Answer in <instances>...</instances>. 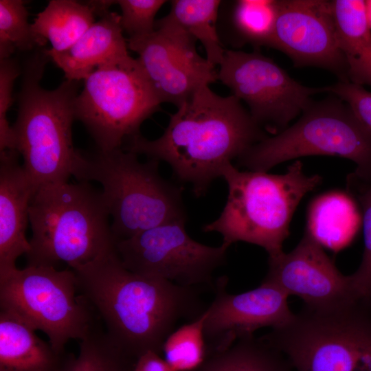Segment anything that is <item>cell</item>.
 Listing matches in <instances>:
<instances>
[{
	"mask_svg": "<svg viewBox=\"0 0 371 371\" xmlns=\"http://www.w3.org/2000/svg\"><path fill=\"white\" fill-rule=\"evenodd\" d=\"M205 318V311L196 319L176 328L166 339L163 357L175 371H197L206 361Z\"/></svg>",
	"mask_w": 371,
	"mask_h": 371,
	"instance_id": "27",
	"label": "cell"
},
{
	"mask_svg": "<svg viewBox=\"0 0 371 371\" xmlns=\"http://www.w3.org/2000/svg\"><path fill=\"white\" fill-rule=\"evenodd\" d=\"M221 177L228 188L226 203L218 218L206 224L203 231L219 233L223 243L229 246L238 241L260 246L269 257L283 252L298 204L322 181L317 175L305 174L300 160L281 175L240 171L231 163Z\"/></svg>",
	"mask_w": 371,
	"mask_h": 371,
	"instance_id": "5",
	"label": "cell"
},
{
	"mask_svg": "<svg viewBox=\"0 0 371 371\" xmlns=\"http://www.w3.org/2000/svg\"><path fill=\"white\" fill-rule=\"evenodd\" d=\"M16 149L0 151V276L17 267L16 261L30 250L25 232L36 188L19 163Z\"/></svg>",
	"mask_w": 371,
	"mask_h": 371,
	"instance_id": "17",
	"label": "cell"
},
{
	"mask_svg": "<svg viewBox=\"0 0 371 371\" xmlns=\"http://www.w3.org/2000/svg\"><path fill=\"white\" fill-rule=\"evenodd\" d=\"M366 9L368 21L371 28V0L366 1Z\"/></svg>",
	"mask_w": 371,
	"mask_h": 371,
	"instance_id": "34",
	"label": "cell"
},
{
	"mask_svg": "<svg viewBox=\"0 0 371 371\" xmlns=\"http://www.w3.org/2000/svg\"><path fill=\"white\" fill-rule=\"evenodd\" d=\"M260 338L296 371H371V306L361 302L328 309L304 306Z\"/></svg>",
	"mask_w": 371,
	"mask_h": 371,
	"instance_id": "6",
	"label": "cell"
},
{
	"mask_svg": "<svg viewBox=\"0 0 371 371\" xmlns=\"http://www.w3.org/2000/svg\"><path fill=\"white\" fill-rule=\"evenodd\" d=\"M159 162H141L122 148L89 159L85 181L102 185L116 242L161 224L186 222L182 189L163 179Z\"/></svg>",
	"mask_w": 371,
	"mask_h": 371,
	"instance_id": "7",
	"label": "cell"
},
{
	"mask_svg": "<svg viewBox=\"0 0 371 371\" xmlns=\"http://www.w3.org/2000/svg\"><path fill=\"white\" fill-rule=\"evenodd\" d=\"M267 137L240 100L216 94L206 85L177 108L159 137L137 135L125 150L166 162L201 196L234 158Z\"/></svg>",
	"mask_w": 371,
	"mask_h": 371,
	"instance_id": "2",
	"label": "cell"
},
{
	"mask_svg": "<svg viewBox=\"0 0 371 371\" xmlns=\"http://www.w3.org/2000/svg\"><path fill=\"white\" fill-rule=\"evenodd\" d=\"M133 371H175L158 352L148 351L139 357Z\"/></svg>",
	"mask_w": 371,
	"mask_h": 371,
	"instance_id": "33",
	"label": "cell"
},
{
	"mask_svg": "<svg viewBox=\"0 0 371 371\" xmlns=\"http://www.w3.org/2000/svg\"><path fill=\"white\" fill-rule=\"evenodd\" d=\"M278 12L276 0L222 1L218 31L223 43L232 47L250 44L270 47Z\"/></svg>",
	"mask_w": 371,
	"mask_h": 371,
	"instance_id": "20",
	"label": "cell"
},
{
	"mask_svg": "<svg viewBox=\"0 0 371 371\" xmlns=\"http://www.w3.org/2000/svg\"><path fill=\"white\" fill-rule=\"evenodd\" d=\"M228 279L216 282L214 297L205 311L204 337L207 357L224 351L238 339L252 336L260 328L280 327L293 317L289 295L276 286L262 281L252 290L232 294Z\"/></svg>",
	"mask_w": 371,
	"mask_h": 371,
	"instance_id": "15",
	"label": "cell"
},
{
	"mask_svg": "<svg viewBox=\"0 0 371 371\" xmlns=\"http://www.w3.org/2000/svg\"><path fill=\"white\" fill-rule=\"evenodd\" d=\"M29 216L28 266L55 267L64 262L74 269L116 251L102 193L87 181L38 187Z\"/></svg>",
	"mask_w": 371,
	"mask_h": 371,
	"instance_id": "4",
	"label": "cell"
},
{
	"mask_svg": "<svg viewBox=\"0 0 371 371\" xmlns=\"http://www.w3.org/2000/svg\"><path fill=\"white\" fill-rule=\"evenodd\" d=\"M95 15L87 2L51 0L36 15L32 28L51 43L49 49L60 52L70 48L95 23Z\"/></svg>",
	"mask_w": 371,
	"mask_h": 371,
	"instance_id": "23",
	"label": "cell"
},
{
	"mask_svg": "<svg viewBox=\"0 0 371 371\" xmlns=\"http://www.w3.org/2000/svg\"><path fill=\"white\" fill-rule=\"evenodd\" d=\"M73 270L80 294L107 335L135 359L148 351L161 355L177 324L196 319L207 307L200 289L133 273L116 251Z\"/></svg>",
	"mask_w": 371,
	"mask_h": 371,
	"instance_id": "1",
	"label": "cell"
},
{
	"mask_svg": "<svg viewBox=\"0 0 371 371\" xmlns=\"http://www.w3.org/2000/svg\"><path fill=\"white\" fill-rule=\"evenodd\" d=\"M296 123L254 144L238 158L251 171L267 172L291 159L333 155L352 161L357 176L371 178V131L350 106L333 95L312 102Z\"/></svg>",
	"mask_w": 371,
	"mask_h": 371,
	"instance_id": "8",
	"label": "cell"
},
{
	"mask_svg": "<svg viewBox=\"0 0 371 371\" xmlns=\"http://www.w3.org/2000/svg\"><path fill=\"white\" fill-rule=\"evenodd\" d=\"M359 218L355 200L348 192H330L311 203L306 230L323 247L338 250L353 238Z\"/></svg>",
	"mask_w": 371,
	"mask_h": 371,
	"instance_id": "22",
	"label": "cell"
},
{
	"mask_svg": "<svg viewBox=\"0 0 371 371\" xmlns=\"http://www.w3.org/2000/svg\"><path fill=\"white\" fill-rule=\"evenodd\" d=\"M268 266L262 281L289 296L299 297L308 308H333L361 302L353 292L349 275L339 271L324 247L306 230L292 251L269 257Z\"/></svg>",
	"mask_w": 371,
	"mask_h": 371,
	"instance_id": "16",
	"label": "cell"
},
{
	"mask_svg": "<svg viewBox=\"0 0 371 371\" xmlns=\"http://www.w3.org/2000/svg\"><path fill=\"white\" fill-rule=\"evenodd\" d=\"M328 92L346 103L361 122L371 131V92L363 86L349 81H339L323 87Z\"/></svg>",
	"mask_w": 371,
	"mask_h": 371,
	"instance_id": "32",
	"label": "cell"
},
{
	"mask_svg": "<svg viewBox=\"0 0 371 371\" xmlns=\"http://www.w3.org/2000/svg\"><path fill=\"white\" fill-rule=\"evenodd\" d=\"M71 355L56 351L20 318L0 311V371H62Z\"/></svg>",
	"mask_w": 371,
	"mask_h": 371,
	"instance_id": "19",
	"label": "cell"
},
{
	"mask_svg": "<svg viewBox=\"0 0 371 371\" xmlns=\"http://www.w3.org/2000/svg\"><path fill=\"white\" fill-rule=\"evenodd\" d=\"M83 81L74 101L75 117L100 151L122 148L160 110L161 103L138 60L131 56L98 67Z\"/></svg>",
	"mask_w": 371,
	"mask_h": 371,
	"instance_id": "10",
	"label": "cell"
},
{
	"mask_svg": "<svg viewBox=\"0 0 371 371\" xmlns=\"http://www.w3.org/2000/svg\"><path fill=\"white\" fill-rule=\"evenodd\" d=\"M137 359L120 348L100 326L80 340L62 371H133Z\"/></svg>",
	"mask_w": 371,
	"mask_h": 371,
	"instance_id": "26",
	"label": "cell"
},
{
	"mask_svg": "<svg viewBox=\"0 0 371 371\" xmlns=\"http://www.w3.org/2000/svg\"><path fill=\"white\" fill-rule=\"evenodd\" d=\"M47 56L45 49L32 56L23 69L17 117L12 126L15 149L33 185L85 181L89 158L74 146L72 124L77 81L65 80L56 89L41 86Z\"/></svg>",
	"mask_w": 371,
	"mask_h": 371,
	"instance_id": "3",
	"label": "cell"
},
{
	"mask_svg": "<svg viewBox=\"0 0 371 371\" xmlns=\"http://www.w3.org/2000/svg\"><path fill=\"white\" fill-rule=\"evenodd\" d=\"M346 183L347 192L361 207L364 241L361 263L349 278L357 300L371 306V178L363 179L352 172Z\"/></svg>",
	"mask_w": 371,
	"mask_h": 371,
	"instance_id": "28",
	"label": "cell"
},
{
	"mask_svg": "<svg viewBox=\"0 0 371 371\" xmlns=\"http://www.w3.org/2000/svg\"><path fill=\"white\" fill-rule=\"evenodd\" d=\"M22 0H0V60L11 58L16 49L30 51L47 41L36 35L27 21Z\"/></svg>",
	"mask_w": 371,
	"mask_h": 371,
	"instance_id": "29",
	"label": "cell"
},
{
	"mask_svg": "<svg viewBox=\"0 0 371 371\" xmlns=\"http://www.w3.org/2000/svg\"><path fill=\"white\" fill-rule=\"evenodd\" d=\"M19 74L20 68L14 59L0 60V151L15 149L14 130L6 115L12 102L14 82Z\"/></svg>",
	"mask_w": 371,
	"mask_h": 371,
	"instance_id": "31",
	"label": "cell"
},
{
	"mask_svg": "<svg viewBox=\"0 0 371 371\" xmlns=\"http://www.w3.org/2000/svg\"><path fill=\"white\" fill-rule=\"evenodd\" d=\"M165 0L115 1L121 9L120 24L129 38L142 37L155 30V16Z\"/></svg>",
	"mask_w": 371,
	"mask_h": 371,
	"instance_id": "30",
	"label": "cell"
},
{
	"mask_svg": "<svg viewBox=\"0 0 371 371\" xmlns=\"http://www.w3.org/2000/svg\"><path fill=\"white\" fill-rule=\"evenodd\" d=\"M123 32L120 14L109 11L68 49L45 52L63 70L66 80L79 82L98 67L130 56Z\"/></svg>",
	"mask_w": 371,
	"mask_h": 371,
	"instance_id": "18",
	"label": "cell"
},
{
	"mask_svg": "<svg viewBox=\"0 0 371 371\" xmlns=\"http://www.w3.org/2000/svg\"><path fill=\"white\" fill-rule=\"evenodd\" d=\"M282 353L254 335L208 357L197 371H291Z\"/></svg>",
	"mask_w": 371,
	"mask_h": 371,
	"instance_id": "25",
	"label": "cell"
},
{
	"mask_svg": "<svg viewBox=\"0 0 371 371\" xmlns=\"http://www.w3.org/2000/svg\"><path fill=\"white\" fill-rule=\"evenodd\" d=\"M269 47L286 54L295 67H318L348 81L331 1L280 0Z\"/></svg>",
	"mask_w": 371,
	"mask_h": 371,
	"instance_id": "14",
	"label": "cell"
},
{
	"mask_svg": "<svg viewBox=\"0 0 371 371\" xmlns=\"http://www.w3.org/2000/svg\"><path fill=\"white\" fill-rule=\"evenodd\" d=\"M186 223L161 224L117 242L122 265L133 273L179 286L214 290L213 274L225 262L230 246L222 243L212 247L196 241L188 234Z\"/></svg>",
	"mask_w": 371,
	"mask_h": 371,
	"instance_id": "11",
	"label": "cell"
},
{
	"mask_svg": "<svg viewBox=\"0 0 371 371\" xmlns=\"http://www.w3.org/2000/svg\"><path fill=\"white\" fill-rule=\"evenodd\" d=\"M217 72L218 80L247 104L255 122L276 135L312 102L311 95L324 92L301 85L256 49H227Z\"/></svg>",
	"mask_w": 371,
	"mask_h": 371,
	"instance_id": "12",
	"label": "cell"
},
{
	"mask_svg": "<svg viewBox=\"0 0 371 371\" xmlns=\"http://www.w3.org/2000/svg\"><path fill=\"white\" fill-rule=\"evenodd\" d=\"M0 308L43 332L59 352H66L71 339L80 341L99 326L71 269L27 265L0 276Z\"/></svg>",
	"mask_w": 371,
	"mask_h": 371,
	"instance_id": "9",
	"label": "cell"
},
{
	"mask_svg": "<svg viewBox=\"0 0 371 371\" xmlns=\"http://www.w3.org/2000/svg\"><path fill=\"white\" fill-rule=\"evenodd\" d=\"M196 39L168 14L150 34L129 38L137 58L161 103L177 108L201 87L218 80V72L199 54Z\"/></svg>",
	"mask_w": 371,
	"mask_h": 371,
	"instance_id": "13",
	"label": "cell"
},
{
	"mask_svg": "<svg viewBox=\"0 0 371 371\" xmlns=\"http://www.w3.org/2000/svg\"><path fill=\"white\" fill-rule=\"evenodd\" d=\"M348 81L371 87V28L363 0L331 1Z\"/></svg>",
	"mask_w": 371,
	"mask_h": 371,
	"instance_id": "21",
	"label": "cell"
},
{
	"mask_svg": "<svg viewBox=\"0 0 371 371\" xmlns=\"http://www.w3.org/2000/svg\"><path fill=\"white\" fill-rule=\"evenodd\" d=\"M220 0H172L168 14L183 27L205 52V58L219 66L225 51L218 31Z\"/></svg>",
	"mask_w": 371,
	"mask_h": 371,
	"instance_id": "24",
	"label": "cell"
}]
</instances>
